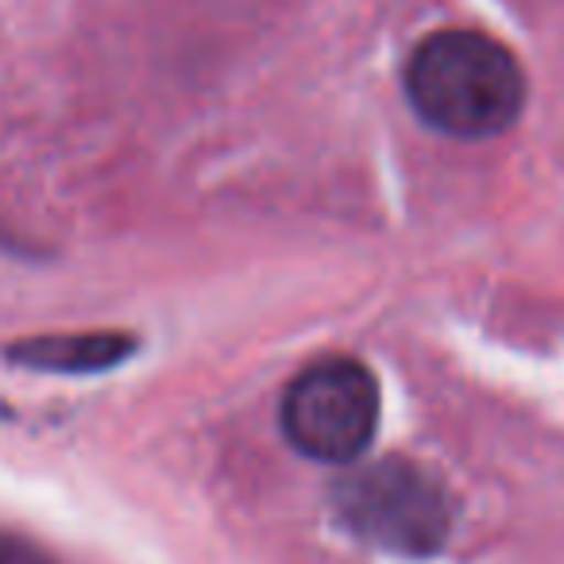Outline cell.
<instances>
[{"instance_id":"6da1fadb","label":"cell","mask_w":564,"mask_h":564,"mask_svg":"<svg viewBox=\"0 0 564 564\" xmlns=\"http://www.w3.org/2000/svg\"><path fill=\"white\" fill-rule=\"evenodd\" d=\"M406 101L422 124L453 140H495L525 109V74L484 32L425 35L406 63Z\"/></svg>"},{"instance_id":"7a4b0ae2","label":"cell","mask_w":564,"mask_h":564,"mask_svg":"<svg viewBox=\"0 0 564 564\" xmlns=\"http://www.w3.org/2000/svg\"><path fill=\"white\" fill-rule=\"evenodd\" d=\"M329 495L333 510L352 538L394 556L425 561L445 549L453 530L445 487L425 468L399 456H383L360 468L348 464Z\"/></svg>"},{"instance_id":"3957f363","label":"cell","mask_w":564,"mask_h":564,"mask_svg":"<svg viewBox=\"0 0 564 564\" xmlns=\"http://www.w3.org/2000/svg\"><path fill=\"white\" fill-rule=\"evenodd\" d=\"M282 437L306 460L356 464L379 430V383L356 356H322L286 383L279 402Z\"/></svg>"},{"instance_id":"277c9868","label":"cell","mask_w":564,"mask_h":564,"mask_svg":"<svg viewBox=\"0 0 564 564\" xmlns=\"http://www.w3.org/2000/svg\"><path fill=\"white\" fill-rule=\"evenodd\" d=\"M132 337L124 333H74V337H35L12 348V360L24 368L63 371V376H86V371H109L124 356H132Z\"/></svg>"},{"instance_id":"5b68a950","label":"cell","mask_w":564,"mask_h":564,"mask_svg":"<svg viewBox=\"0 0 564 564\" xmlns=\"http://www.w3.org/2000/svg\"><path fill=\"white\" fill-rule=\"evenodd\" d=\"M0 564H55V561L40 545H32V541L0 533Z\"/></svg>"}]
</instances>
